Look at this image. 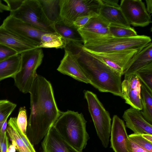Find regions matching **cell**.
Returning a JSON list of instances; mask_svg holds the SVG:
<instances>
[{
	"label": "cell",
	"instance_id": "34",
	"mask_svg": "<svg viewBox=\"0 0 152 152\" xmlns=\"http://www.w3.org/2000/svg\"><path fill=\"white\" fill-rule=\"evenodd\" d=\"M126 146L128 152H149L140 146L129 138L127 141Z\"/></svg>",
	"mask_w": 152,
	"mask_h": 152
},
{
	"label": "cell",
	"instance_id": "4",
	"mask_svg": "<svg viewBox=\"0 0 152 152\" xmlns=\"http://www.w3.org/2000/svg\"><path fill=\"white\" fill-rule=\"evenodd\" d=\"M151 42V37L144 35L126 38L117 37L110 35L84 42L83 47L91 52L105 53L142 50Z\"/></svg>",
	"mask_w": 152,
	"mask_h": 152
},
{
	"label": "cell",
	"instance_id": "6",
	"mask_svg": "<svg viewBox=\"0 0 152 152\" xmlns=\"http://www.w3.org/2000/svg\"><path fill=\"white\" fill-rule=\"evenodd\" d=\"M10 15L43 31L56 33L54 24L47 18L39 0H24L20 7L10 12Z\"/></svg>",
	"mask_w": 152,
	"mask_h": 152
},
{
	"label": "cell",
	"instance_id": "25",
	"mask_svg": "<svg viewBox=\"0 0 152 152\" xmlns=\"http://www.w3.org/2000/svg\"><path fill=\"white\" fill-rule=\"evenodd\" d=\"M48 19L54 24L61 20L60 0H39Z\"/></svg>",
	"mask_w": 152,
	"mask_h": 152
},
{
	"label": "cell",
	"instance_id": "3",
	"mask_svg": "<svg viewBox=\"0 0 152 152\" xmlns=\"http://www.w3.org/2000/svg\"><path fill=\"white\" fill-rule=\"evenodd\" d=\"M86 122L82 113L68 110L61 113L53 127L69 144L82 152L89 139Z\"/></svg>",
	"mask_w": 152,
	"mask_h": 152
},
{
	"label": "cell",
	"instance_id": "40",
	"mask_svg": "<svg viewBox=\"0 0 152 152\" xmlns=\"http://www.w3.org/2000/svg\"><path fill=\"white\" fill-rule=\"evenodd\" d=\"M141 135L145 139L152 143V135L148 134H143Z\"/></svg>",
	"mask_w": 152,
	"mask_h": 152
},
{
	"label": "cell",
	"instance_id": "1",
	"mask_svg": "<svg viewBox=\"0 0 152 152\" xmlns=\"http://www.w3.org/2000/svg\"><path fill=\"white\" fill-rule=\"evenodd\" d=\"M31 113L26 135L33 145L38 144L61 115L50 82L37 75L29 92Z\"/></svg>",
	"mask_w": 152,
	"mask_h": 152
},
{
	"label": "cell",
	"instance_id": "28",
	"mask_svg": "<svg viewBox=\"0 0 152 152\" xmlns=\"http://www.w3.org/2000/svg\"><path fill=\"white\" fill-rule=\"evenodd\" d=\"M109 31L110 35L119 38L130 37L138 35L133 28H127L112 24H110Z\"/></svg>",
	"mask_w": 152,
	"mask_h": 152
},
{
	"label": "cell",
	"instance_id": "8",
	"mask_svg": "<svg viewBox=\"0 0 152 152\" xmlns=\"http://www.w3.org/2000/svg\"><path fill=\"white\" fill-rule=\"evenodd\" d=\"M101 0H60V17L65 25L74 27L72 23L77 17L99 15Z\"/></svg>",
	"mask_w": 152,
	"mask_h": 152
},
{
	"label": "cell",
	"instance_id": "30",
	"mask_svg": "<svg viewBox=\"0 0 152 152\" xmlns=\"http://www.w3.org/2000/svg\"><path fill=\"white\" fill-rule=\"evenodd\" d=\"M128 137L143 148L149 152H152V143L145 139L141 134L134 133L129 135Z\"/></svg>",
	"mask_w": 152,
	"mask_h": 152
},
{
	"label": "cell",
	"instance_id": "15",
	"mask_svg": "<svg viewBox=\"0 0 152 152\" xmlns=\"http://www.w3.org/2000/svg\"><path fill=\"white\" fill-rule=\"evenodd\" d=\"M16 121V117H11L6 129L12 145L18 152H36L26 135L18 127Z\"/></svg>",
	"mask_w": 152,
	"mask_h": 152
},
{
	"label": "cell",
	"instance_id": "36",
	"mask_svg": "<svg viewBox=\"0 0 152 152\" xmlns=\"http://www.w3.org/2000/svg\"><path fill=\"white\" fill-rule=\"evenodd\" d=\"M24 0H4L7 4L10 12L15 11L19 9Z\"/></svg>",
	"mask_w": 152,
	"mask_h": 152
},
{
	"label": "cell",
	"instance_id": "24",
	"mask_svg": "<svg viewBox=\"0 0 152 152\" xmlns=\"http://www.w3.org/2000/svg\"><path fill=\"white\" fill-rule=\"evenodd\" d=\"M56 33L60 34L67 41L83 43L82 39L77 29L74 27L68 26L61 20L54 24Z\"/></svg>",
	"mask_w": 152,
	"mask_h": 152
},
{
	"label": "cell",
	"instance_id": "2",
	"mask_svg": "<svg viewBox=\"0 0 152 152\" xmlns=\"http://www.w3.org/2000/svg\"><path fill=\"white\" fill-rule=\"evenodd\" d=\"M83 45L70 41L64 49L72 53L89 84L100 92L122 98L121 75L85 49Z\"/></svg>",
	"mask_w": 152,
	"mask_h": 152
},
{
	"label": "cell",
	"instance_id": "10",
	"mask_svg": "<svg viewBox=\"0 0 152 152\" xmlns=\"http://www.w3.org/2000/svg\"><path fill=\"white\" fill-rule=\"evenodd\" d=\"M142 50L100 53L89 52L122 75L125 70Z\"/></svg>",
	"mask_w": 152,
	"mask_h": 152
},
{
	"label": "cell",
	"instance_id": "35",
	"mask_svg": "<svg viewBox=\"0 0 152 152\" xmlns=\"http://www.w3.org/2000/svg\"><path fill=\"white\" fill-rule=\"evenodd\" d=\"M9 137L6 131L3 134L0 133V152H8Z\"/></svg>",
	"mask_w": 152,
	"mask_h": 152
},
{
	"label": "cell",
	"instance_id": "16",
	"mask_svg": "<svg viewBox=\"0 0 152 152\" xmlns=\"http://www.w3.org/2000/svg\"><path fill=\"white\" fill-rule=\"evenodd\" d=\"M123 118L126 126L134 133L152 135V125L142 116L141 110L131 107L124 112Z\"/></svg>",
	"mask_w": 152,
	"mask_h": 152
},
{
	"label": "cell",
	"instance_id": "19",
	"mask_svg": "<svg viewBox=\"0 0 152 152\" xmlns=\"http://www.w3.org/2000/svg\"><path fill=\"white\" fill-rule=\"evenodd\" d=\"M42 146L43 152H82L64 140L53 126L44 137Z\"/></svg>",
	"mask_w": 152,
	"mask_h": 152
},
{
	"label": "cell",
	"instance_id": "23",
	"mask_svg": "<svg viewBox=\"0 0 152 152\" xmlns=\"http://www.w3.org/2000/svg\"><path fill=\"white\" fill-rule=\"evenodd\" d=\"M67 41L57 33H46L40 38L39 48H65Z\"/></svg>",
	"mask_w": 152,
	"mask_h": 152
},
{
	"label": "cell",
	"instance_id": "38",
	"mask_svg": "<svg viewBox=\"0 0 152 152\" xmlns=\"http://www.w3.org/2000/svg\"><path fill=\"white\" fill-rule=\"evenodd\" d=\"M146 9L148 14L151 15L152 13V0H145Z\"/></svg>",
	"mask_w": 152,
	"mask_h": 152
},
{
	"label": "cell",
	"instance_id": "31",
	"mask_svg": "<svg viewBox=\"0 0 152 152\" xmlns=\"http://www.w3.org/2000/svg\"><path fill=\"white\" fill-rule=\"evenodd\" d=\"M16 122L19 128L26 135L28 123L26 110L25 107H21L20 108Z\"/></svg>",
	"mask_w": 152,
	"mask_h": 152
},
{
	"label": "cell",
	"instance_id": "13",
	"mask_svg": "<svg viewBox=\"0 0 152 152\" xmlns=\"http://www.w3.org/2000/svg\"><path fill=\"white\" fill-rule=\"evenodd\" d=\"M0 43L7 46L20 54L25 52L39 48V43L25 39L0 26Z\"/></svg>",
	"mask_w": 152,
	"mask_h": 152
},
{
	"label": "cell",
	"instance_id": "12",
	"mask_svg": "<svg viewBox=\"0 0 152 152\" xmlns=\"http://www.w3.org/2000/svg\"><path fill=\"white\" fill-rule=\"evenodd\" d=\"M2 25L6 29L19 36L39 44L41 36L48 33L10 15L4 20Z\"/></svg>",
	"mask_w": 152,
	"mask_h": 152
},
{
	"label": "cell",
	"instance_id": "5",
	"mask_svg": "<svg viewBox=\"0 0 152 152\" xmlns=\"http://www.w3.org/2000/svg\"><path fill=\"white\" fill-rule=\"evenodd\" d=\"M21 64L19 72L13 77L15 85L24 94L29 93L37 75L36 70L42 63L43 50L39 48L20 54Z\"/></svg>",
	"mask_w": 152,
	"mask_h": 152
},
{
	"label": "cell",
	"instance_id": "18",
	"mask_svg": "<svg viewBox=\"0 0 152 152\" xmlns=\"http://www.w3.org/2000/svg\"><path fill=\"white\" fill-rule=\"evenodd\" d=\"M65 49L64 56L57 70L61 73L69 75L79 81L90 83L72 52Z\"/></svg>",
	"mask_w": 152,
	"mask_h": 152
},
{
	"label": "cell",
	"instance_id": "14",
	"mask_svg": "<svg viewBox=\"0 0 152 152\" xmlns=\"http://www.w3.org/2000/svg\"><path fill=\"white\" fill-rule=\"evenodd\" d=\"M110 24L99 15L91 18L82 28L78 29L83 42L110 35Z\"/></svg>",
	"mask_w": 152,
	"mask_h": 152
},
{
	"label": "cell",
	"instance_id": "22",
	"mask_svg": "<svg viewBox=\"0 0 152 152\" xmlns=\"http://www.w3.org/2000/svg\"><path fill=\"white\" fill-rule=\"evenodd\" d=\"M20 64L21 56L18 54L0 61V81L13 78L19 71Z\"/></svg>",
	"mask_w": 152,
	"mask_h": 152
},
{
	"label": "cell",
	"instance_id": "26",
	"mask_svg": "<svg viewBox=\"0 0 152 152\" xmlns=\"http://www.w3.org/2000/svg\"><path fill=\"white\" fill-rule=\"evenodd\" d=\"M142 109L141 113L145 119L152 124V93L142 83L141 91Z\"/></svg>",
	"mask_w": 152,
	"mask_h": 152
},
{
	"label": "cell",
	"instance_id": "11",
	"mask_svg": "<svg viewBox=\"0 0 152 152\" xmlns=\"http://www.w3.org/2000/svg\"><path fill=\"white\" fill-rule=\"evenodd\" d=\"M142 83L134 74L124 75L121 85L122 98L131 107L141 110V91Z\"/></svg>",
	"mask_w": 152,
	"mask_h": 152
},
{
	"label": "cell",
	"instance_id": "29",
	"mask_svg": "<svg viewBox=\"0 0 152 152\" xmlns=\"http://www.w3.org/2000/svg\"><path fill=\"white\" fill-rule=\"evenodd\" d=\"M16 104L7 100H0V131L4 122L7 119Z\"/></svg>",
	"mask_w": 152,
	"mask_h": 152
},
{
	"label": "cell",
	"instance_id": "39",
	"mask_svg": "<svg viewBox=\"0 0 152 152\" xmlns=\"http://www.w3.org/2000/svg\"><path fill=\"white\" fill-rule=\"evenodd\" d=\"M4 11H10V10L7 5H5L0 0V13Z\"/></svg>",
	"mask_w": 152,
	"mask_h": 152
},
{
	"label": "cell",
	"instance_id": "17",
	"mask_svg": "<svg viewBox=\"0 0 152 152\" xmlns=\"http://www.w3.org/2000/svg\"><path fill=\"white\" fill-rule=\"evenodd\" d=\"M110 135L111 147L114 152H128L126 142L129 139L124 122L117 115L113 116Z\"/></svg>",
	"mask_w": 152,
	"mask_h": 152
},
{
	"label": "cell",
	"instance_id": "20",
	"mask_svg": "<svg viewBox=\"0 0 152 152\" xmlns=\"http://www.w3.org/2000/svg\"><path fill=\"white\" fill-rule=\"evenodd\" d=\"M99 15L110 24L131 27L120 7L103 4L100 7Z\"/></svg>",
	"mask_w": 152,
	"mask_h": 152
},
{
	"label": "cell",
	"instance_id": "41",
	"mask_svg": "<svg viewBox=\"0 0 152 152\" xmlns=\"http://www.w3.org/2000/svg\"><path fill=\"white\" fill-rule=\"evenodd\" d=\"M15 148L14 146L12 145L9 147L8 149V152H15Z\"/></svg>",
	"mask_w": 152,
	"mask_h": 152
},
{
	"label": "cell",
	"instance_id": "37",
	"mask_svg": "<svg viewBox=\"0 0 152 152\" xmlns=\"http://www.w3.org/2000/svg\"><path fill=\"white\" fill-rule=\"evenodd\" d=\"M102 4L110 6L119 7L120 5L118 4V0H101Z\"/></svg>",
	"mask_w": 152,
	"mask_h": 152
},
{
	"label": "cell",
	"instance_id": "32",
	"mask_svg": "<svg viewBox=\"0 0 152 152\" xmlns=\"http://www.w3.org/2000/svg\"><path fill=\"white\" fill-rule=\"evenodd\" d=\"M18 54L14 50L0 43V61Z\"/></svg>",
	"mask_w": 152,
	"mask_h": 152
},
{
	"label": "cell",
	"instance_id": "7",
	"mask_svg": "<svg viewBox=\"0 0 152 152\" xmlns=\"http://www.w3.org/2000/svg\"><path fill=\"white\" fill-rule=\"evenodd\" d=\"M84 93L97 136L104 147L107 148L111 126L110 115L95 94L88 90L84 91Z\"/></svg>",
	"mask_w": 152,
	"mask_h": 152
},
{
	"label": "cell",
	"instance_id": "21",
	"mask_svg": "<svg viewBox=\"0 0 152 152\" xmlns=\"http://www.w3.org/2000/svg\"><path fill=\"white\" fill-rule=\"evenodd\" d=\"M152 63V43L144 48L130 64L123 75L133 74L137 71Z\"/></svg>",
	"mask_w": 152,
	"mask_h": 152
},
{
	"label": "cell",
	"instance_id": "27",
	"mask_svg": "<svg viewBox=\"0 0 152 152\" xmlns=\"http://www.w3.org/2000/svg\"><path fill=\"white\" fill-rule=\"evenodd\" d=\"M134 74L152 93V63L140 69Z\"/></svg>",
	"mask_w": 152,
	"mask_h": 152
},
{
	"label": "cell",
	"instance_id": "33",
	"mask_svg": "<svg viewBox=\"0 0 152 152\" xmlns=\"http://www.w3.org/2000/svg\"><path fill=\"white\" fill-rule=\"evenodd\" d=\"M93 16L91 15H86L77 18L73 22V26L77 29L83 27L88 22L89 20Z\"/></svg>",
	"mask_w": 152,
	"mask_h": 152
},
{
	"label": "cell",
	"instance_id": "9",
	"mask_svg": "<svg viewBox=\"0 0 152 152\" xmlns=\"http://www.w3.org/2000/svg\"><path fill=\"white\" fill-rule=\"evenodd\" d=\"M120 6L130 26L144 27L152 23L151 15L141 0H121Z\"/></svg>",
	"mask_w": 152,
	"mask_h": 152
}]
</instances>
